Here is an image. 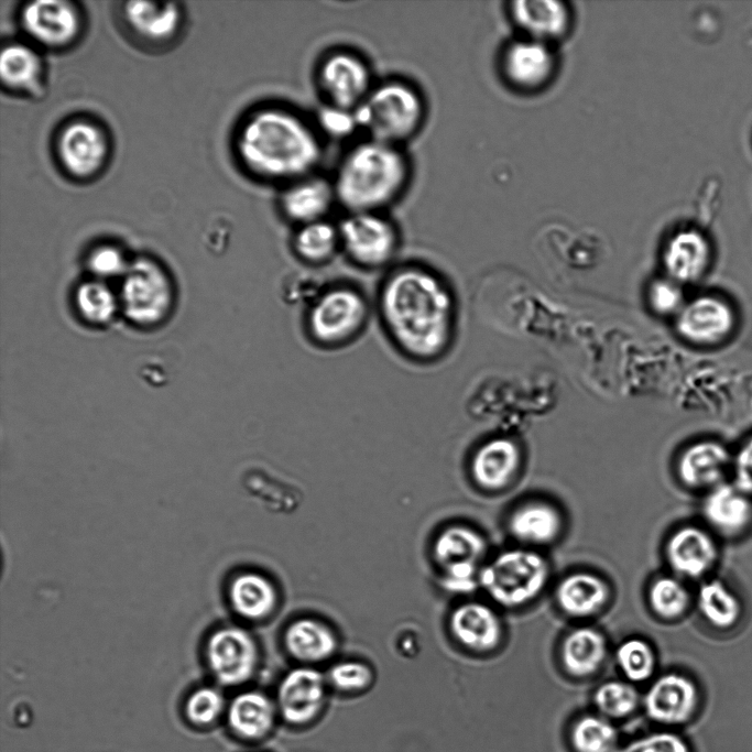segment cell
I'll return each mask as SVG.
<instances>
[{
    "mask_svg": "<svg viewBox=\"0 0 752 752\" xmlns=\"http://www.w3.org/2000/svg\"><path fill=\"white\" fill-rule=\"evenodd\" d=\"M379 309L397 348L410 358L429 361L448 348L455 319L454 298L444 281L428 268L406 264L382 284Z\"/></svg>",
    "mask_w": 752,
    "mask_h": 752,
    "instance_id": "1",
    "label": "cell"
},
{
    "mask_svg": "<svg viewBox=\"0 0 752 752\" xmlns=\"http://www.w3.org/2000/svg\"><path fill=\"white\" fill-rule=\"evenodd\" d=\"M235 150L250 175L281 187L315 173L323 156L317 127L281 105L250 111L237 129Z\"/></svg>",
    "mask_w": 752,
    "mask_h": 752,
    "instance_id": "2",
    "label": "cell"
},
{
    "mask_svg": "<svg viewBox=\"0 0 752 752\" xmlns=\"http://www.w3.org/2000/svg\"><path fill=\"white\" fill-rule=\"evenodd\" d=\"M411 174L403 146L366 138L344 153L331 182L347 212H383L405 193Z\"/></svg>",
    "mask_w": 752,
    "mask_h": 752,
    "instance_id": "3",
    "label": "cell"
},
{
    "mask_svg": "<svg viewBox=\"0 0 752 752\" xmlns=\"http://www.w3.org/2000/svg\"><path fill=\"white\" fill-rule=\"evenodd\" d=\"M356 117L367 138L403 146L421 131L426 118V103L411 83L390 78L374 84L356 109Z\"/></svg>",
    "mask_w": 752,
    "mask_h": 752,
    "instance_id": "4",
    "label": "cell"
},
{
    "mask_svg": "<svg viewBox=\"0 0 752 752\" xmlns=\"http://www.w3.org/2000/svg\"><path fill=\"white\" fill-rule=\"evenodd\" d=\"M548 564L538 553L509 549L479 571V586L498 604L515 608L537 597L548 579Z\"/></svg>",
    "mask_w": 752,
    "mask_h": 752,
    "instance_id": "5",
    "label": "cell"
},
{
    "mask_svg": "<svg viewBox=\"0 0 752 752\" xmlns=\"http://www.w3.org/2000/svg\"><path fill=\"white\" fill-rule=\"evenodd\" d=\"M369 317L368 301L347 284L325 287L307 307L306 328L320 346L337 347L357 337Z\"/></svg>",
    "mask_w": 752,
    "mask_h": 752,
    "instance_id": "6",
    "label": "cell"
},
{
    "mask_svg": "<svg viewBox=\"0 0 752 752\" xmlns=\"http://www.w3.org/2000/svg\"><path fill=\"white\" fill-rule=\"evenodd\" d=\"M341 249L367 269L386 265L399 248V232L384 212H347L338 225Z\"/></svg>",
    "mask_w": 752,
    "mask_h": 752,
    "instance_id": "7",
    "label": "cell"
},
{
    "mask_svg": "<svg viewBox=\"0 0 752 752\" xmlns=\"http://www.w3.org/2000/svg\"><path fill=\"white\" fill-rule=\"evenodd\" d=\"M122 309L130 320L141 326L162 321L173 304V288L164 270L155 262L139 259L124 273Z\"/></svg>",
    "mask_w": 752,
    "mask_h": 752,
    "instance_id": "8",
    "label": "cell"
},
{
    "mask_svg": "<svg viewBox=\"0 0 752 752\" xmlns=\"http://www.w3.org/2000/svg\"><path fill=\"white\" fill-rule=\"evenodd\" d=\"M318 89L326 105L356 110L374 86L368 62L350 50L328 52L316 69Z\"/></svg>",
    "mask_w": 752,
    "mask_h": 752,
    "instance_id": "9",
    "label": "cell"
},
{
    "mask_svg": "<svg viewBox=\"0 0 752 752\" xmlns=\"http://www.w3.org/2000/svg\"><path fill=\"white\" fill-rule=\"evenodd\" d=\"M55 149L61 166L69 176L88 179L106 164L110 144L100 124L86 118H76L61 128Z\"/></svg>",
    "mask_w": 752,
    "mask_h": 752,
    "instance_id": "10",
    "label": "cell"
},
{
    "mask_svg": "<svg viewBox=\"0 0 752 752\" xmlns=\"http://www.w3.org/2000/svg\"><path fill=\"white\" fill-rule=\"evenodd\" d=\"M642 704L647 718L653 722L664 727H682L698 716L701 696L691 678L668 673L650 685Z\"/></svg>",
    "mask_w": 752,
    "mask_h": 752,
    "instance_id": "11",
    "label": "cell"
},
{
    "mask_svg": "<svg viewBox=\"0 0 752 752\" xmlns=\"http://www.w3.org/2000/svg\"><path fill=\"white\" fill-rule=\"evenodd\" d=\"M206 656L212 675L220 684L237 686L248 682L254 674L258 647L246 630L226 626L210 635Z\"/></svg>",
    "mask_w": 752,
    "mask_h": 752,
    "instance_id": "12",
    "label": "cell"
},
{
    "mask_svg": "<svg viewBox=\"0 0 752 752\" xmlns=\"http://www.w3.org/2000/svg\"><path fill=\"white\" fill-rule=\"evenodd\" d=\"M25 33L36 43L62 48L74 43L83 26L79 9L64 0H39L28 2L20 12Z\"/></svg>",
    "mask_w": 752,
    "mask_h": 752,
    "instance_id": "13",
    "label": "cell"
},
{
    "mask_svg": "<svg viewBox=\"0 0 752 752\" xmlns=\"http://www.w3.org/2000/svg\"><path fill=\"white\" fill-rule=\"evenodd\" d=\"M735 324L732 306L715 295L697 296L685 303L675 320L679 336L698 346L724 341L733 333Z\"/></svg>",
    "mask_w": 752,
    "mask_h": 752,
    "instance_id": "14",
    "label": "cell"
},
{
    "mask_svg": "<svg viewBox=\"0 0 752 752\" xmlns=\"http://www.w3.org/2000/svg\"><path fill=\"white\" fill-rule=\"evenodd\" d=\"M555 69V54L544 42L528 37L514 41L502 53L503 77L511 87L521 91H536L545 87Z\"/></svg>",
    "mask_w": 752,
    "mask_h": 752,
    "instance_id": "15",
    "label": "cell"
},
{
    "mask_svg": "<svg viewBox=\"0 0 752 752\" xmlns=\"http://www.w3.org/2000/svg\"><path fill=\"white\" fill-rule=\"evenodd\" d=\"M326 699V680L312 667L290 671L276 693L280 716L292 726H305L320 713Z\"/></svg>",
    "mask_w": 752,
    "mask_h": 752,
    "instance_id": "16",
    "label": "cell"
},
{
    "mask_svg": "<svg viewBox=\"0 0 752 752\" xmlns=\"http://www.w3.org/2000/svg\"><path fill=\"white\" fill-rule=\"evenodd\" d=\"M335 204L337 198L331 179L315 173L282 186L277 198L283 217L296 226L327 219Z\"/></svg>",
    "mask_w": 752,
    "mask_h": 752,
    "instance_id": "17",
    "label": "cell"
},
{
    "mask_svg": "<svg viewBox=\"0 0 752 752\" xmlns=\"http://www.w3.org/2000/svg\"><path fill=\"white\" fill-rule=\"evenodd\" d=\"M122 20L130 33L150 45L172 41L182 24V9L175 2L128 1L121 9Z\"/></svg>",
    "mask_w": 752,
    "mask_h": 752,
    "instance_id": "18",
    "label": "cell"
},
{
    "mask_svg": "<svg viewBox=\"0 0 752 752\" xmlns=\"http://www.w3.org/2000/svg\"><path fill=\"white\" fill-rule=\"evenodd\" d=\"M711 247L706 236L696 229L674 233L663 251L667 277L682 284L699 281L711 262Z\"/></svg>",
    "mask_w": 752,
    "mask_h": 752,
    "instance_id": "19",
    "label": "cell"
},
{
    "mask_svg": "<svg viewBox=\"0 0 752 752\" xmlns=\"http://www.w3.org/2000/svg\"><path fill=\"white\" fill-rule=\"evenodd\" d=\"M730 462L729 450L721 443L706 439L691 444L682 453L677 472L680 481L689 488H716Z\"/></svg>",
    "mask_w": 752,
    "mask_h": 752,
    "instance_id": "20",
    "label": "cell"
},
{
    "mask_svg": "<svg viewBox=\"0 0 752 752\" xmlns=\"http://www.w3.org/2000/svg\"><path fill=\"white\" fill-rule=\"evenodd\" d=\"M513 21L528 36L549 44L563 37L571 24V13L564 2L553 0H520L511 3Z\"/></svg>",
    "mask_w": 752,
    "mask_h": 752,
    "instance_id": "21",
    "label": "cell"
},
{
    "mask_svg": "<svg viewBox=\"0 0 752 752\" xmlns=\"http://www.w3.org/2000/svg\"><path fill=\"white\" fill-rule=\"evenodd\" d=\"M666 556L675 573L696 578L713 566L718 552L713 540L707 532L696 526H685L669 537Z\"/></svg>",
    "mask_w": 752,
    "mask_h": 752,
    "instance_id": "22",
    "label": "cell"
},
{
    "mask_svg": "<svg viewBox=\"0 0 752 752\" xmlns=\"http://www.w3.org/2000/svg\"><path fill=\"white\" fill-rule=\"evenodd\" d=\"M449 628L461 645L477 652L494 649L502 636L499 617L481 602L458 606L450 614Z\"/></svg>",
    "mask_w": 752,
    "mask_h": 752,
    "instance_id": "23",
    "label": "cell"
},
{
    "mask_svg": "<svg viewBox=\"0 0 752 752\" xmlns=\"http://www.w3.org/2000/svg\"><path fill=\"white\" fill-rule=\"evenodd\" d=\"M520 462L521 454L515 443L508 438H494L475 453L471 473L481 488L498 490L511 481Z\"/></svg>",
    "mask_w": 752,
    "mask_h": 752,
    "instance_id": "24",
    "label": "cell"
},
{
    "mask_svg": "<svg viewBox=\"0 0 752 752\" xmlns=\"http://www.w3.org/2000/svg\"><path fill=\"white\" fill-rule=\"evenodd\" d=\"M276 705L260 691L237 695L228 708L230 729L246 740H260L268 735L275 722Z\"/></svg>",
    "mask_w": 752,
    "mask_h": 752,
    "instance_id": "25",
    "label": "cell"
},
{
    "mask_svg": "<svg viewBox=\"0 0 752 752\" xmlns=\"http://www.w3.org/2000/svg\"><path fill=\"white\" fill-rule=\"evenodd\" d=\"M556 601L568 615L585 618L600 611L610 591L604 580L590 573L566 576L556 588Z\"/></svg>",
    "mask_w": 752,
    "mask_h": 752,
    "instance_id": "26",
    "label": "cell"
},
{
    "mask_svg": "<svg viewBox=\"0 0 752 752\" xmlns=\"http://www.w3.org/2000/svg\"><path fill=\"white\" fill-rule=\"evenodd\" d=\"M43 75V61L33 47L20 42L3 46L0 77L6 88L37 95L42 90Z\"/></svg>",
    "mask_w": 752,
    "mask_h": 752,
    "instance_id": "27",
    "label": "cell"
},
{
    "mask_svg": "<svg viewBox=\"0 0 752 752\" xmlns=\"http://www.w3.org/2000/svg\"><path fill=\"white\" fill-rule=\"evenodd\" d=\"M704 514L718 532L733 536L750 524L752 505L737 487L719 484L705 500Z\"/></svg>",
    "mask_w": 752,
    "mask_h": 752,
    "instance_id": "28",
    "label": "cell"
},
{
    "mask_svg": "<svg viewBox=\"0 0 752 752\" xmlns=\"http://www.w3.org/2000/svg\"><path fill=\"white\" fill-rule=\"evenodd\" d=\"M284 644L294 658L304 663H319L335 653L337 639L323 622L303 618L286 628Z\"/></svg>",
    "mask_w": 752,
    "mask_h": 752,
    "instance_id": "29",
    "label": "cell"
},
{
    "mask_svg": "<svg viewBox=\"0 0 752 752\" xmlns=\"http://www.w3.org/2000/svg\"><path fill=\"white\" fill-rule=\"evenodd\" d=\"M607 655L604 636L592 628L570 631L562 644V662L566 672L577 678L595 674Z\"/></svg>",
    "mask_w": 752,
    "mask_h": 752,
    "instance_id": "30",
    "label": "cell"
},
{
    "mask_svg": "<svg viewBox=\"0 0 752 752\" xmlns=\"http://www.w3.org/2000/svg\"><path fill=\"white\" fill-rule=\"evenodd\" d=\"M508 527L515 540L542 545L553 542L562 530V516L551 504L531 502L519 506L510 515Z\"/></svg>",
    "mask_w": 752,
    "mask_h": 752,
    "instance_id": "31",
    "label": "cell"
},
{
    "mask_svg": "<svg viewBox=\"0 0 752 752\" xmlns=\"http://www.w3.org/2000/svg\"><path fill=\"white\" fill-rule=\"evenodd\" d=\"M229 599L239 615L249 620H260L273 612L277 593L272 582L264 576L257 573H243L232 579Z\"/></svg>",
    "mask_w": 752,
    "mask_h": 752,
    "instance_id": "32",
    "label": "cell"
},
{
    "mask_svg": "<svg viewBox=\"0 0 752 752\" xmlns=\"http://www.w3.org/2000/svg\"><path fill=\"white\" fill-rule=\"evenodd\" d=\"M487 543L473 528L454 525L444 530L434 542L437 564L446 569L457 565H476L483 558Z\"/></svg>",
    "mask_w": 752,
    "mask_h": 752,
    "instance_id": "33",
    "label": "cell"
},
{
    "mask_svg": "<svg viewBox=\"0 0 752 752\" xmlns=\"http://www.w3.org/2000/svg\"><path fill=\"white\" fill-rule=\"evenodd\" d=\"M292 247L295 254L307 264H325L341 249L338 226L328 219L297 226Z\"/></svg>",
    "mask_w": 752,
    "mask_h": 752,
    "instance_id": "34",
    "label": "cell"
},
{
    "mask_svg": "<svg viewBox=\"0 0 752 752\" xmlns=\"http://www.w3.org/2000/svg\"><path fill=\"white\" fill-rule=\"evenodd\" d=\"M618 738L613 721L599 713L577 718L569 731L574 752H615Z\"/></svg>",
    "mask_w": 752,
    "mask_h": 752,
    "instance_id": "35",
    "label": "cell"
},
{
    "mask_svg": "<svg viewBox=\"0 0 752 752\" xmlns=\"http://www.w3.org/2000/svg\"><path fill=\"white\" fill-rule=\"evenodd\" d=\"M698 607L704 618L718 629L732 628L741 617L738 598L719 580L700 588Z\"/></svg>",
    "mask_w": 752,
    "mask_h": 752,
    "instance_id": "36",
    "label": "cell"
},
{
    "mask_svg": "<svg viewBox=\"0 0 752 752\" xmlns=\"http://www.w3.org/2000/svg\"><path fill=\"white\" fill-rule=\"evenodd\" d=\"M593 704L599 715L611 721L622 720L635 713L640 707L641 697L631 683L609 680L596 689Z\"/></svg>",
    "mask_w": 752,
    "mask_h": 752,
    "instance_id": "37",
    "label": "cell"
},
{
    "mask_svg": "<svg viewBox=\"0 0 752 752\" xmlns=\"http://www.w3.org/2000/svg\"><path fill=\"white\" fill-rule=\"evenodd\" d=\"M689 593L685 586L673 577H660L651 585L649 601L652 610L663 619H677L689 604Z\"/></svg>",
    "mask_w": 752,
    "mask_h": 752,
    "instance_id": "38",
    "label": "cell"
},
{
    "mask_svg": "<svg viewBox=\"0 0 752 752\" xmlns=\"http://www.w3.org/2000/svg\"><path fill=\"white\" fill-rule=\"evenodd\" d=\"M615 657L619 668L632 683L647 680L655 669L654 651L641 639H629L621 643Z\"/></svg>",
    "mask_w": 752,
    "mask_h": 752,
    "instance_id": "39",
    "label": "cell"
},
{
    "mask_svg": "<svg viewBox=\"0 0 752 752\" xmlns=\"http://www.w3.org/2000/svg\"><path fill=\"white\" fill-rule=\"evenodd\" d=\"M80 315L91 324L108 323L117 309L113 293L103 283L91 281L83 284L76 293Z\"/></svg>",
    "mask_w": 752,
    "mask_h": 752,
    "instance_id": "40",
    "label": "cell"
},
{
    "mask_svg": "<svg viewBox=\"0 0 752 752\" xmlns=\"http://www.w3.org/2000/svg\"><path fill=\"white\" fill-rule=\"evenodd\" d=\"M225 708V700L219 690L212 687L196 689L187 699L185 711L188 720L197 726L215 722Z\"/></svg>",
    "mask_w": 752,
    "mask_h": 752,
    "instance_id": "41",
    "label": "cell"
},
{
    "mask_svg": "<svg viewBox=\"0 0 752 752\" xmlns=\"http://www.w3.org/2000/svg\"><path fill=\"white\" fill-rule=\"evenodd\" d=\"M373 679L371 668L361 662L346 661L333 665L328 682L338 690L351 693L368 688Z\"/></svg>",
    "mask_w": 752,
    "mask_h": 752,
    "instance_id": "42",
    "label": "cell"
},
{
    "mask_svg": "<svg viewBox=\"0 0 752 752\" xmlns=\"http://www.w3.org/2000/svg\"><path fill=\"white\" fill-rule=\"evenodd\" d=\"M324 288L317 275L308 272L290 273L281 282L282 298L292 305L308 307Z\"/></svg>",
    "mask_w": 752,
    "mask_h": 752,
    "instance_id": "43",
    "label": "cell"
},
{
    "mask_svg": "<svg viewBox=\"0 0 752 752\" xmlns=\"http://www.w3.org/2000/svg\"><path fill=\"white\" fill-rule=\"evenodd\" d=\"M615 752H694L689 742L672 731L646 734L618 748Z\"/></svg>",
    "mask_w": 752,
    "mask_h": 752,
    "instance_id": "44",
    "label": "cell"
},
{
    "mask_svg": "<svg viewBox=\"0 0 752 752\" xmlns=\"http://www.w3.org/2000/svg\"><path fill=\"white\" fill-rule=\"evenodd\" d=\"M647 296L652 309L664 316L677 315L685 305L680 284L669 277L655 280Z\"/></svg>",
    "mask_w": 752,
    "mask_h": 752,
    "instance_id": "45",
    "label": "cell"
},
{
    "mask_svg": "<svg viewBox=\"0 0 752 752\" xmlns=\"http://www.w3.org/2000/svg\"><path fill=\"white\" fill-rule=\"evenodd\" d=\"M317 129L333 138H345L359 129L356 110L325 105L317 118Z\"/></svg>",
    "mask_w": 752,
    "mask_h": 752,
    "instance_id": "46",
    "label": "cell"
},
{
    "mask_svg": "<svg viewBox=\"0 0 752 752\" xmlns=\"http://www.w3.org/2000/svg\"><path fill=\"white\" fill-rule=\"evenodd\" d=\"M90 270L100 276L124 274L129 264L121 251L112 246L96 248L88 260Z\"/></svg>",
    "mask_w": 752,
    "mask_h": 752,
    "instance_id": "47",
    "label": "cell"
},
{
    "mask_svg": "<svg viewBox=\"0 0 752 752\" xmlns=\"http://www.w3.org/2000/svg\"><path fill=\"white\" fill-rule=\"evenodd\" d=\"M733 473L737 488L745 494H752V437L735 454Z\"/></svg>",
    "mask_w": 752,
    "mask_h": 752,
    "instance_id": "48",
    "label": "cell"
}]
</instances>
